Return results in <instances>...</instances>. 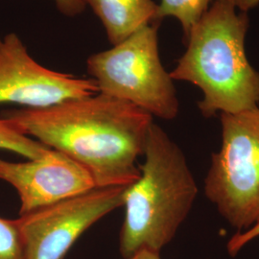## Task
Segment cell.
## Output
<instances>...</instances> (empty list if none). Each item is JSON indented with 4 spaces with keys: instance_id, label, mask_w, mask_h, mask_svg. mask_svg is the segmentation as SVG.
I'll use <instances>...</instances> for the list:
<instances>
[{
    "instance_id": "cell-1",
    "label": "cell",
    "mask_w": 259,
    "mask_h": 259,
    "mask_svg": "<svg viewBox=\"0 0 259 259\" xmlns=\"http://www.w3.org/2000/svg\"><path fill=\"white\" fill-rule=\"evenodd\" d=\"M22 134L87 168L97 187L129 186L139 176L153 116L102 93L41 109L1 113Z\"/></svg>"
},
{
    "instance_id": "cell-2",
    "label": "cell",
    "mask_w": 259,
    "mask_h": 259,
    "mask_svg": "<svg viewBox=\"0 0 259 259\" xmlns=\"http://www.w3.org/2000/svg\"><path fill=\"white\" fill-rule=\"evenodd\" d=\"M248 28L247 13H236L230 0H214L185 37V54L170 76L202 91L198 108L205 118L259 107V72L245 50Z\"/></svg>"
},
{
    "instance_id": "cell-3",
    "label": "cell",
    "mask_w": 259,
    "mask_h": 259,
    "mask_svg": "<svg viewBox=\"0 0 259 259\" xmlns=\"http://www.w3.org/2000/svg\"><path fill=\"white\" fill-rule=\"evenodd\" d=\"M143 156L140 176L123 196L119 251L124 259L143 249L160 252L185 222L199 191L183 150L155 123Z\"/></svg>"
},
{
    "instance_id": "cell-4",
    "label": "cell",
    "mask_w": 259,
    "mask_h": 259,
    "mask_svg": "<svg viewBox=\"0 0 259 259\" xmlns=\"http://www.w3.org/2000/svg\"><path fill=\"white\" fill-rule=\"evenodd\" d=\"M87 70L99 93L131 103L164 120L178 116L174 80L159 57L157 23L140 28L111 49L91 56Z\"/></svg>"
},
{
    "instance_id": "cell-5",
    "label": "cell",
    "mask_w": 259,
    "mask_h": 259,
    "mask_svg": "<svg viewBox=\"0 0 259 259\" xmlns=\"http://www.w3.org/2000/svg\"><path fill=\"white\" fill-rule=\"evenodd\" d=\"M222 145L211 155L204 195L241 232L259 223V107L221 113Z\"/></svg>"
},
{
    "instance_id": "cell-6",
    "label": "cell",
    "mask_w": 259,
    "mask_h": 259,
    "mask_svg": "<svg viewBox=\"0 0 259 259\" xmlns=\"http://www.w3.org/2000/svg\"><path fill=\"white\" fill-rule=\"evenodd\" d=\"M127 186L97 187L83 194L19 215L25 259H65L83 232L123 206Z\"/></svg>"
},
{
    "instance_id": "cell-7",
    "label": "cell",
    "mask_w": 259,
    "mask_h": 259,
    "mask_svg": "<svg viewBox=\"0 0 259 259\" xmlns=\"http://www.w3.org/2000/svg\"><path fill=\"white\" fill-rule=\"evenodd\" d=\"M99 93L93 78H80L39 65L15 33L0 37V105L41 109Z\"/></svg>"
},
{
    "instance_id": "cell-8",
    "label": "cell",
    "mask_w": 259,
    "mask_h": 259,
    "mask_svg": "<svg viewBox=\"0 0 259 259\" xmlns=\"http://www.w3.org/2000/svg\"><path fill=\"white\" fill-rule=\"evenodd\" d=\"M0 180L18 192L19 215L97 188L87 168L53 149L44 157L22 162L0 158Z\"/></svg>"
},
{
    "instance_id": "cell-9",
    "label": "cell",
    "mask_w": 259,
    "mask_h": 259,
    "mask_svg": "<svg viewBox=\"0 0 259 259\" xmlns=\"http://www.w3.org/2000/svg\"><path fill=\"white\" fill-rule=\"evenodd\" d=\"M116 46L140 28L157 21L158 5L153 0H84Z\"/></svg>"
},
{
    "instance_id": "cell-10",
    "label": "cell",
    "mask_w": 259,
    "mask_h": 259,
    "mask_svg": "<svg viewBox=\"0 0 259 259\" xmlns=\"http://www.w3.org/2000/svg\"><path fill=\"white\" fill-rule=\"evenodd\" d=\"M214 0H160L157 20L173 17L181 23L185 38Z\"/></svg>"
},
{
    "instance_id": "cell-11",
    "label": "cell",
    "mask_w": 259,
    "mask_h": 259,
    "mask_svg": "<svg viewBox=\"0 0 259 259\" xmlns=\"http://www.w3.org/2000/svg\"><path fill=\"white\" fill-rule=\"evenodd\" d=\"M0 149L17 153L27 159L46 156L51 150L28 136L22 134L9 121L0 117Z\"/></svg>"
},
{
    "instance_id": "cell-12",
    "label": "cell",
    "mask_w": 259,
    "mask_h": 259,
    "mask_svg": "<svg viewBox=\"0 0 259 259\" xmlns=\"http://www.w3.org/2000/svg\"><path fill=\"white\" fill-rule=\"evenodd\" d=\"M0 259H25L17 219L8 220L0 217Z\"/></svg>"
},
{
    "instance_id": "cell-13",
    "label": "cell",
    "mask_w": 259,
    "mask_h": 259,
    "mask_svg": "<svg viewBox=\"0 0 259 259\" xmlns=\"http://www.w3.org/2000/svg\"><path fill=\"white\" fill-rule=\"evenodd\" d=\"M259 236V223L255 224L249 230L244 232H238L235 233L231 240L228 243V251L229 253L234 256L240 251L250 241L255 239Z\"/></svg>"
},
{
    "instance_id": "cell-14",
    "label": "cell",
    "mask_w": 259,
    "mask_h": 259,
    "mask_svg": "<svg viewBox=\"0 0 259 259\" xmlns=\"http://www.w3.org/2000/svg\"><path fill=\"white\" fill-rule=\"evenodd\" d=\"M54 2L57 9L70 18L82 15L87 8L84 0H54Z\"/></svg>"
},
{
    "instance_id": "cell-15",
    "label": "cell",
    "mask_w": 259,
    "mask_h": 259,
    "mask_svg": "<svg viewBox=\"0 0 259 259\" xmlns=\"http://www.w3.org/2000/svg\"><path fill=\"white\" fill-rule=\"evenodd\" d=\"M235 8L241 12L247 13L248 11L255 8L259 4V0H230Z\"/></svg>"
},
{
    "instance_id": "cell-16",
    "label": "cell",
    "mask_w": 259,
    "mask_h": 259,
    "mask_svg": "<svg viewBox=\"0 0 259 259\" xmlns=\"http://www.w3.org/2000/svg\"><path fill=\"white\" fill-rule=\"evenodd\" d=\"M159 253L160 252L143 249L137 251L136 253H134L132 256H130L129 258L127 259H161Z\"/></svg>"
}]
</instances>
